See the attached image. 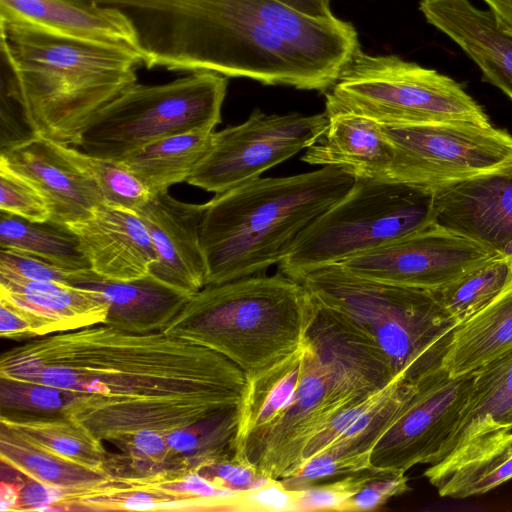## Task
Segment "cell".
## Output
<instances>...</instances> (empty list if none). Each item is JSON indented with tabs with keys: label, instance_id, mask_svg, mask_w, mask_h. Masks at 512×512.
Returning <instances> with one entry per match:
<instances>
[{
	"label": "cell",
	"instance_id": "1",
	"mask_svg": "<svg viewBox=\"0 0 512 512\" xmlns=\"http://www.w3.org/2000/svg\"><path fill=\"white\" fill-rule=\"evenodd\" d=\"M0 380L65 391L60 415L94 433L156 404L240 406L245 372L224 355L164 332L133 334L106 324L31 338L0 357Z\"/></svg>",
	"mask_w": 512,
	"mask_h": 512
},
{
	"label": "cell",
	"instance_id": "2",
	"mask_svg": "<svg viewBox=\"0 0 512 512\" xmlns=\"http://www.w3.org/2000/svg\"><path fill=\"white\" fill-rule=\"evenodd\" d=\"M138 33L145 67L211 71L325 93L360 48L349 22L278 0H106Z\"/></svg>",
	"mask_w": 512,
	"mask_h": 512
},
{
	"label": "cell",
	"instance_id": "3",
	"mask_svg": "<svg viewBox=\"0 0 512 512\" xmlns=\"http://www.w3.org/2000/svg\"><path fill=\"white\" fill-rule=\"evenodd\" d=\"M7 92L31 135L73 146L93 117L137 82L131 53L55 37L0 20Z\"/></svg>",
	"mask_w": 512,
	"mask_h": 512
},
{
	"label": "cell",
	"instance_id": "4",
	"mask_svg": "<svg viewBox=\"0 0 512 512\" xmlns=\"http://www.w3.org/2000/svg\"><path fill=\"white\" fill-rule=\"evenodd\" d=\"M343 168L286 177H258L216 194L203 216L200 239L206 285L265 274L279 264L311 222L355 183Z\"/></svg>",
	"mask_w": 512,
	"mask_h": 512
},
{
	"label": "cell",
	"instance_id": "5",
	"mask_svg": "<svg viewBox=\"0 0 512 512\" xmlns=\"http://www.w3.org/2000/svg\"><path fill=\"white\" fill-rule=\"evenodd\" d=\"M314 308L299 281L260 274L205 285L164 333L224 355L249 376L303 345Z\"/></svg>",
	"mask_w": 512,
	"mask_h": 512
},
{
	"label": "cell",
	"instance_id": "6",
	"mask_svg": "<svg viewBox=\"0 0 512 512\" xmlns=\"http://www.w3.org/2000/svg\"><path fill=\"white\" fill-rule=\"evenodd\" d=\"M246 377L233 457L272 479L295 473L310 441L354 404L305 342Z\"/></svg>",
	"mask_w": 512,
	"mask_h": 512
},
{
	"label": "cell",
	"instance_id": "7",
	"mask_svg": "<svg viewBox=\"0 0 512 512\" xmlns=\"http://www.w3.org/2000/svg\"><path fill=\"white\" fill-rule=\"evenodd\" d=\"M299 282L317 303L373 341L395 378L413 383L443 367L457 323L434 290L359 277L338 264Z\"/></svg>",
	"mask_w": 512,
	"mask_h": 512
},
{
	"label": "cell",
	"instance_id": "8",
	"mask_svg": "<svg viewBox=\"0 0 512 512\" xmlns=\"http://www.w3.org/2000/svg\"><path fill=\"white\" fill-rule=\"evenodd\" d=\"M433 194L387 178H356L337 203L303 229L278 272L307 273L380 247L434 223Z\"/></svg>",
	"mask_w": 512,
	"mask_h": 512
},
{
	"label": "cell",
	"instance_id": "9",
	"mask_svg": "<svg viewBox=\"0 0 512 512\" xmlns=\"http://www.w3.org/2000/svg\"><path fill=\"white\" fill-rule=\"evenodd\" d=\"M325 112H352L386 126L437 122L491 125L464 87L437 70L359 48L324 93Z\"/></svg>",
	"mask_w": 512,
	"mask_h": 512
},
{
	"label": "cell",
	"instance_id": "10",
	"mask_svg": "<svg viewBox=\"0 0 512 512\" xmlns=\"http://www.w3.org/2000/svg\"><path fill=\"white\" fill-rule=\"evenodd\" d=\"M227 87V77L211 71L189 72L164 84L136 82L93 117L75 147L94 157L122 160L167 136L214 130Z\"/></svg>",
	"mask_w": 512,
	"mask_h": 512
},
{
	"label": "cell",
	"instance_id": "11",
	"mask_svg": "<svg viewBox=\"0 0 512 512\" xmlns=\"http://www.w3.org/2000/svg\"><path fill=\"white\" fill-rule=\"evenodd\" d=\"M382 128L394 152L387 179L434 194L476 178L512 175V135L492 124L451 121Z\"/></svg>",
	"mask_w": 512,
	"mask_h": 512
},
{
	"label": "cell",
	"instance_id": "12",
	"mask_svg": "<svg viewBox=\"0 0 512 512\" xmlns=\"http://www.w3.org/2000/svg\"><path fill=\"white\" fill-rule=\"evenodd\" d=\"M327 124L325 111L280 115L255 109L245 122L214 132L211 148L187 183L218 194L261 177L311 146Z\"/></svg>",
	"mask_w": 512,
	"mask_h": 512
},
{
	"label": "cell",
	"instance_id": "13",
	"mask_svg": "<svg viewBox=\"0 0 512 512\" xmlns=\"http://www.w3.org/2000/svg\"><path fill=\"white\" fill-rule=\"evenodd\" d=\"M504 254L432 223L338 263L359 277L438 290Z\"/></svg>",
	"mask_w": 512,
	"mask_h": 512
},
{
	"label": "cell",
	"instance_id": "14",
	"mask_svg": "<svg viewBox=\"0 0 512 512\" xmlns=\"http://www.w3.org/2000/svg\"><path fill=\"white\" fill-rule=\"evenodd\" d=\"M475 371L452 377L442 367L421 378L371 453V468L406 472L431 465L459 423Z\"/></svg>",
	"mask_w": 512,
	"mask_h": 512
},
{
	"label": "cell",
	"instance_id": "15",
	"mask_svg": "<svg viewBox=\"0 0 512 512\" xmlns=\"http://www.w3.org/2000/svg\"><path fill=\"white\" fill-rule=\"evenodd\" d=\"M512 445V349L475 370L453 434L424 471L434 486L458 467Z\"/></svg>",
	"mask_w": 512,
	"mask_h": 512
},
{
	"label": "cell",
	"instance_id": "16",
	"mask_svg": "<svg viewBox=\"0 0 512 512\" xmlns=\"http://www.w3.org/2000/svg\"><path fill=\"white\" fill-rule=\"evenodd\" d=\"M0 168L27 181L45 200L50 221H83L105 203L95 179L68 154L67 145L30 135L1 149Z\"/></svg>",
	"mask_w": 512,
	"mask_h": 512
},
{
	"label": "cell",
	"instance_id": "17",
	"mask_svg": "<svg viewBox=\"0 0 512 512\" xmlns=\"http://www.w3.org/2000/svg\"><path fill=\"white\" fill-rule=\"evenodd\" d=\"M0 20L79 43L121 50L143 60L138 33L123 11L84 0H0Z\"/></svg>",
	"mask_w": 512,
	"mask_h": 512
},
{
	"label": "cell",
	"instance_id": "18",
	"mask_svg": "<svg viewBox=\"0 0 512 512\" xmlns=\"http://www.w3.org/2000/svg\"><path fill=\"white\" fill-rule=\"evenodd\" d=\"M206 207L207 202L194 204L175 199L167 190L152 195L137 212L157 253L149 274L189 296L206 285V263L200 239Z\"/></svg>",
	"mask_w": 512,
	"mask_h": 512
},
{
	"label": "cell",
	"instance_id": "19",
	"mask_svg": "<svg viewBox=\"0 0 512 512\" xmlns=\"http://www.w3.org/2000/svg\"><path fill=\"white\" fill-rule=\"evenodd\" d=\"M0 301L25 322L27 338L105 323L109 304L97 290L37 281L0 270Z\"/></svg>",
	"mask_w": 512,
	"mask_h": 512
},
{
	"label": "cell",
	"instance_id": "20",
	"mask_svg": "<svg viewBox=\"0 0 512 512\" xmlns=\"http://www.w3.org/2000/svg\"><path fill=\"white\" fill-rule=\"evenodd\" d=\"M68 227L78 236L91 270L106 279L141 278L157 259L149 231L133 211L103 203Z\"/></svg>",
	"mask_w": 512,
	"mask_h": 512
},
{
	"label": "cell",
	"instance_id": "21",
	"mask_svg": "<svg viewBox=\"0 0 512 512\" xmlns=\"http://www.w3.org/2000/svg\"><path fill=\"white\" fill-rule=\"evenodd\" d=\"M434 221L499 252L512 242V175L464 181L433 194Z\"/></svg>",
	"mask_w": 512,
	"mask_h": 512
},
{
	"label": "cell",
	"instance_id": "22",
	"mask_svg": "<svg viewBox=\"0 0 512 512\" xmlns=\"http://www.w3.org/2000/svg\"><path fill=\"white\" fill-rule=\"evenodd\" d=\"M419 10L479 67L483 81L512 100V33L490 9L469 0H420Z\"/></svg>",
	"mask_w": 512,
	"mask_h": 512
},
{
	"label": "cell",
	"instance_id": "23",
	"mask_svg": "<svg viewBox=\"0 0 512 512\" xmlns=\"http://www.w3.org/2000/svg\"><path fill=\"white\" fill-rule=\"evenodd\" d=\"M416 382L396 378L383 389L341 409L310 441L303 463L328 449L370 469L373 448L395 420Z\"/></svg>",
	"mask_w": 512,
	"mask_h": 512
},
{
	"label": "cell",
	"instance_id": "24",
	"mask_svg": "<svg viewBox=\"0 0 512 512\" xmlns=\"http://www.w3.org/2000/svg\"><path fill=\"white\" fill-rule=\"evenodd\" d=\"M327 116L324 132L301 160L310 165L343 168L355 178H387L394 152L382 125L352 112Z\"/></svg>",
	"mask_w": 512,
	"mask_h": 512
},
{
	"label": "cell",
	"instance_id": "25",
	"mask_svg": "<svg viewBox=\"0 0 512 512\" xmlns=\"http://www.w3.org/2000/svg\"><path fill=\"white\" fill-rule=\"evenodd\" d=\"M73 286L97 290L109 304L105 323L133 334L164 332L191 296L151 274L138 279H106L91 269L79 271Z\"/></svg>",
	"mask_w": 512,
	"mask_h": 512
},
{
	"label": "cell",
	"instance_id": "26",
	"mask_svg": "<svg viewBox=\"0 0 512 512\" xmlns=\"http://www.w3.org/2000/svg\"><path fill=\"white\" fill-rule=\"evenodd\" d=\"M512 349V284L491 303L459 323L443 361L452 377L471 373Z\"/></svg>",
	"mask_w": 512,
	"mask_h": 512
},
{
	"label": "cell",
	"instance_id": "27",
	"mask_svg": "<svg viewBox=\"0 0 512 512\" xmlns=\"http://www.w3.org/2000/svg\"><path fill=\"white\" fill-rule=\"evenodd\" d=\"M214 130H194L150 142L122 160L151 195L187 182L211 148Z\"/></svg>",
	"mask_w": 512,
	"mask_h": 512
},
{
	"label": "cell",
	"instance_id": "28",
	"mask_svg": "<svg viewBox=\"0 0 512 512\" xmlns=\"http://www.w3.org/2000/svg\"><path fill=\"white\" fill-rule=\"evenodd\" d=\"M1 463L35 481L91 495L114 478L87 468L33 443L0 424ZM83 498V499H84Z\"/></svg>",
	"mask_w": 512,
	"mask_h": 512
},
{
	"label": "cell",
	"instance_id": "29",
	"mask_svg": "<svg viewBox=\"0 0 512 512\" xmlns=\"http://www.w3.org/2000/svg\"><path fill=\"white\" fill-rule=\"evenodd\" d=\"M0 249L24 252L68 270L91 269L78 236L50 220L33 222L1 211Z\"/></svg>",
	"mask_w": 512,
	"mask_h": 512
},
{
	"label": "cell",
	"instance_id": "30",
	"mask_svg": "<svg viewBox=\"0 0 512 512\" xmlns=\"http://www.w3.org/2000/svg\"><path fill=\"white\" fill-rule=\"evenodd\" d=\"M3 424L72 462L106 472V449L86 428L63 415L1 416Z\"/></svg>",
	"mask_w": 512,
	"mask_h": 512
},
{
	"label": "cell",
	"instance_id": "31",
	"mask_svg": "<svg viewBox=\"0 0 512 512\" xmlns=\"http://www.w3.org/2000/svg\"><path fill=\"white\" fill-rule=\"evenodd\" d=\"M509 283L510 270L504 256L434 292L458 325L485 308Z\"/></svg>",
	"mask_w": 512,
	"mask_h": 512
},
{
	"label": "cell",
	"instance_id": "32",
	"mask_svg": "<svg viewBox=\"0 0 512 512\" xmlns=\"http://www.w3.org/2000/svg\"><path fill=\"white\" fill-rule=\"evenodd\" d=\"M67 151L95 179L106 204L137 213L150 200L149 190L123 161L94 157L68 145Z\"/></svg>",
	"mask_w": 512,
	"mask_h": 512
},
{
	"label": "cell",
	"instance_id": "33",
	"mask_svg": "<svg viewBox=\"0 0 512 512\" xmlns=\"http://www.w3.org/2000/svg\"><path fill=\"white\" fill-rule=\"evenodd\" d=\"M512 478V445L464 464L434 486L440 496L467 498L484 494Z\"/></svg>",
	"mask_w": 512,
	"mask_h": 512
},
{
	"label": "cell",
	"instance_id": "34",
	"mask_svg": "<svg viewBox=\"0 0 512 512\" xmlns=\"http://www.w3.org/2000/svg\"><path fill=\"white\" fill-rule=\"evenodd\" d=\"M374 469L296 491L294 512L345 511L350 498L373 477Z\"/></svg>",
	"mask_w": 512,
	"mask_h": 512
},
{
	"label": "cell",
	"instance_id": "35",
	"mask_svg": "<svg viewBox=\"0 0 512 512\" xmlns=\"http://www.w3.org/2000/svg\"><path fill=\"white\" fill-rule=\"evenodd\" d=\"M0 211L33 222L50 219L42 196L23 178L4 168H0Z\"/></svg>",
	"mask_w": 512,
	"mask_h": 512
},
{
	"label": "cell",
	"instance_id": "36",
	"mask_svg": "<svg viewBox=\"0 0 512 512\" xmlns=\"http://www.w3.org/2000/svg\"><path fill=\"white\" fill-rule=\"evenodd\" d=\"M197 472L218 488L234 493L250 491L272 479L239 462L233 455L215 459L202 466Z\"/></svg>",
	"mask_w": 512,
	"mask_h": 512
},
{
	"label": "cell",
	"instance_id": "37",
	"mask_svg": "<svg viewBox=\"0 0 512 512\" xmlns=\"http://www.w3.org/2000/svg\"><path fill=\"white\" fill-rule=\"evenodd\" d=\"M409 489L405 472L374 469L373 477L350 498L345 511L379 509L389 500L406 493Z\"/></svg>",
	"mask_w": 512,
	"mask_h": 512
},
{
	"label": "cell",
	"instance_id": "38",
	"mask_svg": "<svg viewBox=\"0 0 512 512\" xmlns=\"http://www.w3.org/2000/svg\"><path fill=\"white\" fill-rule=\"evenodd\" d=\"M0 270L37 281L73 285L79 271L58 267L36 256L10 249H0Z\"/></svg>",
	"mask_w": 512,
	"mask_h": 512
},
{
	"label": "cell",
	"instance_id": "39",
	"mask_svg": "<svg viewBox=\"0 0 512 512\" xmlns=\"http://www.w3.org/2000/svg\"><path fill=\"white\" fill-rule=\"evenodd\" d=\"M296 495V491L286 489L280 480L271 479L255 489L238 493L234 498V510L294 512Z\"/></svg>",
	"mask_w": 512,
	"mask_h": 512
},
{
	"label": "cell",
	"instance_id": "40",
	"mask_svg": "<svg viewBox=\"0 0 512 512\" xmlns=\"http://www.w3.org/2000/svg\"><path fill=\"white\" fill-rule=\"evenodd\" d=\"M286 6L312 18L328 19L334 15L330 0H278Z\"/></svg>",
	"mask_w": 512,
	"mask_h": 512
},
{
	"label": "cell",
	"instance_id": "41",
	"mask_svg": "<svg viewBox=\"0 0 512 512\" xmlns=\"http://www.w3.org/2000/svg\"><path fill=\"white\" fill-rule=\"evenodd\" d=\"M20 484L21 474L17 471L16 475L11 479L2 477L0 485L1 512L17 511L20 497Z\"/></svg>",
	"mask_w": 512,
	"mask_h": 512
},
{
	"label": "cell",
	"instance_id": "42",
	"mask_svg": "<svg viewBox=\"0 0 512 512\" xmlns=\"http://www.w3.org/2000/svg\"><path fill=\"white\" fill-rule=\"evenodd\" d=\"M495 14L500 25L512 33V0H482Z\"/></svg>",
	"mask_w": 512,
	"mask_h": 512
},
{
	"label": "cell",
	"instance_id": "43",
	"mask_svg": "<svg viewBox=\"0 0 512 512\" xmlns=\"http://www.w3.org/2000/svg\"><path fill=\"white\" fill-rule=\"evenodd\" d=\"M504 256H505V261L510 270V283H509V285H510V284H512V242L509 245V247L506 249V251L504 252Z\"/></svg>",
	"mask_w": 512,
	"mask_h": 512
}]
</instances>
